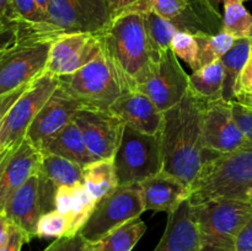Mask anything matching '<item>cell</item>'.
Masks as SVG:
<instances>
[{
	"label": "cell",
	"instance_id": "cell-1",
	"mask_svg": "<svg viewBox=\"0 0 252 251\" xmlns=\"http://www.w3.org/2000/svg\"><path fill=\"white\" fill-rule=\"evenodd\" d=\"M208 103L189 90L177 105L165 111L158 134L161 171L174 175L189 188L208 154L203 144V117Z\"/></svg>",
	"mask_w": 252,
	"mask_h": 251
},
{
	"label": "cell",
	"instance_id": "cell-2",
	"mask_svg": "<svg viewBox=\"0 0 252 251\" xmlns=\"http://www.w3.org/2000/svg\"><path fill=\"white\" fill-rule=\"evenodd\" d=\"M103 54L125 91L137 90L155 57L142 12H126L111 19L100 32Z\"/></svg>",
	"mask_w": 252,
	"mask_h": 251
},
{
	"label": "cell",
	"instance_id": "cell-3",
	"mask_svg": "<svg viewBox=\"0 0 252 251\" xmlns=\"http://www.w3.org/2000/svg\"><path fill=\"white\" fill-rule=\"evenodd\" d=\"M217 198L252 199V142L228 154H209L191 187L192 204Z\"/></svg>",
	"mask_w": 252,
	"mask_h": 251
},
{
	"label": "cell",
	"instance_id": "cell-4",
	"mask_svg": "<svg viewBox=\"0 0 252 251\" xmlns=\"http://www.w3.org/2000/svg\"><path fill=\"white\" fill-rule=\"evenodd\" d=\"M201 251H236V239L252 216V199L217 198L192 204Z\"/></svg>",
	"mask_w": 252,
	"mask_h": 251
},
{
	"label": "cell",
	"instance_id": "cell-5",
	"mask_svg": "<svg viewBox=\"0 0 252 251\" xmlns=\"http://www.w3.org/2000/svg\"><path fill=\"white\" fill-rule=\"evenodd\" d=\"M110 20L105 0H49L44 24L19 22V27L38 38L53 42L64 34L102 32Z\"/></svg>",
	"mask_w": 252,
	"mask_h": 251
},
{
	"label": "cell",
	"instance_id": "cell-6",
	"mask_svg": "<svg viewBox=\"0 0 252 251\" xmlns=\"http://www.w3.org/2000/svg\"><path fill=\"white\" fill-rule=\"evenodd\" d=\"M58 79L59 88L78 101L83 108L108 111L123 93L103 52L75 73Z\"/></svg>",
	"mask_w": 252,
	"mask_h": 251
},
{
	"label": "cell",
	"instance_id": "cell-7",
	"mask_svg": "<svg viewBox=\"0 0 252 251\" xmlns=\"http://www.w3.org/2000/svg\"><path fill=\"white\" fill-rule=\"evenodd\" d=\"M52 41L19 29L17 41L0 53V96L29 85L46 73Z\"/></svg>",
	"mask_w": 252,
	"mask_h": 251
},
{
	"label": "cell",
	"instance_id": "cell-8",
	"mask_svg": "<svg viewBox=\"0 0 252 251\" xmlns=\"http://www.w3.org/2000/svg\"><path fill=\"white\" fill-rule=\"evenodd\" d=\"M118 185H138L162 170L159 135L145 134L126 125L113 157Z\"/></svg>",
	"mask_w": 252,
	"mask_h": 251
},
{
	"label": "cell",
	"instance_id": "cell-9",
	"mask_svg": "<svg viewBox=\"0 0 252 251\" xmlns=\"http://www.w3.org/2000/svg\"><path fill=\"white\" fill-rule=\"evenodd\" d=\"M144 211L139 185H118L98 199L93 214L79 233L85 240L97 244L120 226L140 218Z\"/></svg>",
	"mask_w": 252,
	"mask_h": 251
},
{
	"label": "cell",
	"instance_id": "cell-10",
	"mask_svg": "<svg viewBox=\"0 0 252 251\" xmlns=\"http://www.w3.org/2000/svg\"><path fill=\"white\" fill-rule=\"evenodd\" d=\"M58 86L59 79L48 73H43L30 84L0 123V145L2 149L17 148L21 144L32 121Z\"/></svg>",
	"mask_w": 252,
	"mask_h": 251
},
{
	"label": "cell",
	"instance_id": "cell-11",
	"mask_svg": "<svg viewBox=\"0 0 252 251\" xmlns=\"http://www.w3.org/2000/svg\"><path fill=\"white\" fill-rule=\"evenodd\" d=\"M189 78L170 48L152 62L137 90L145 94L160 111L165 112L185 97L189 91Z\"/></svg>",
	"mask_w": 252,
	"mask_h": 251
},
{
	"label": "cell",
	"instance_id": "cell-12",
	"mask_svg": "<svg viewBox=\"0 0 252 251\" xmlns=\"http://www.w3.org/2000/svg\"><path fill=\"white\" fill-rule=\"evenodd\" d=\"M102 52L100 32L64 34L52 42L46 73L57 78L69 75L97 58Z\"/></svg>",
	"mask_w": 252,
	"mask_h": 251
},
{
	"label": "cell",
	"instance_id": "cell-13",
	"mask_svg": "<svg viewBox=\"0 0 252 251\" xmlns=\"http://www.w3.org/2000/svg\"><path fill=\"white\" fill-rule=\"evenodd\" d=\"M94 160L113 159L126 123L110 111L81 108L74 117Z\"/></svg>",
	"mask_w": 252,
	"mask_h": 251
},
{
	"label": "cell",
	"instance_id": "cell-14",
	"mask_svg": "<svg viewBox=\"0 0 252 251\" xmlns=\"http://www.w3.org/2000/svg\"><path fill=\"white\" fill-rule=\"evenodd\" d=\"M233 116L230 102H209L203 117V144L211 154H228L248 143Z\"/></svg>",
	"mask_w": 252,
	"mask_h": 251
},
{
	"label": "cell",
	"instance_id": "cell-15",
	"mask_svg": "<svg viewBox=\"0 0 252 251\" xmlns=\"http://www.w3.org/2000/svg\"><path fill=\"white\" fill-rule=\"evenodd\" d=\"M83 106L64 93L58 86L53 95L44 103L26 133V139L39 152L71 122Z\"/></svg>",
	"mask_w": 252,
	"mask_h": 251
},
{
	"label": "cell",
	"instance_id": "cell-16",
	"mask_svg": "<svg viewBox=\"0 0 252 251\" xmlns=\"http://www.w3.org/2000/svg\"><path fill=\"white\" fill-rule=\"evenodd\" d=\"M108 111L127 126L145 134H159L164 120V112L145 94L138 90L122 93Z\"/></svg>",
	"mask_w": 252,
	"mask_h": 251
},
{
	"label": "cell",
	"instance_id": "cell-17",
	"mask_svg": "<svg viewBox=\"0 0 252 251\" xmlns=\"http://www.w3.org/2000/svg\"><path fill=\"white\" fill-rule=\"evenodd\" d=\"M2 213L10 223L24 231L29 243L36 238L37 223L44 214L39 198L38 174L30 177L26 184L12 194Z\"/></svg>",
	"mask_w": 252,
	"mask_h": 251
},
{
	"label": "cell",
	"instance_id": "cell-18",
	"mask_svg": "<svg viewBox=\"0 0 252 251\" xmlns=\"http://www.w3.org/2000/svg\"><path fill=\"white\" fill-rule=\"evenodd\" d=\"M138 185L145 211L170 213L191 196L189 186L165 171L158 172Z\"/></svg>",
	"mask_w": 252,
	"mask_h": 251
},
{
	"label": "cell",
	"instance_id": "cell-19",
	"mask_svg": "<svg viewBox=\"0 0 252 251\" xmlns=\"http://www.w3.org/2000/svg\"><path fill=\"white\" fill-rule=\"evenodd\" d=\"M154 251H201L198 226L189 198L170 212L166 228Z\"/></svg>",
	"mask_w": 252,
	"mask_h": 251
},
{
	"label": "cell",
	"instance_id": "cell-20",
	"mask_svg": "<svg viewBox=\"0 0 252 251\" xmlns=\"http://www.w3.org/2000/svg\"><path fill=\"white\" fill-rule=\"evenodd\" d=\"M42 153L25 138L7 161L0 176V213L12 194L36 175L41 165Z\"/></svg>",
	"mask_w": 252,
	"mask_h": 251
},
{
	"label": "cell",
	"instance_id": "cell-21",
	"mask_svg": "<svg viewBox=\"0 0 252 251\" xmlns=\"http://www.w3.org/2000/svg\"><path fill=\"white\" fill-rule=\"evenodd\" d=\"M97 202L91 196L84 182L58 187L54 194V207L70 218L73 235L78 234L85 225Z\"/></svg>",
	"mask_w": 252,
	"mask_h": 251
},
{
	"label": "cell",
	"instance_id": "cell-22",
	"mask_svg": "<svg viewBox=\"0 0 252 251\" xmlns=\"http://www.w3.org/2000/svg\"><path fill=\"white\" fill-rule=\"evenodd\" d=\"M42 153L59 155L62 157L85 166L94 161L88 147L84 140L83 133L75 121H71L66 125L51 142L47 144L46 149Z\"/></svg>",
	"mask_w": 252,
	"mask_h": 251
},
{
	"label": "cell",
	"instance_id": "cell-23",
	"mask_svg": "<svg viewBox=\"0 0 252 251\" xmlns=\"http://www.w3.org/2000/svg\"><path fill=\"white\" fill-rule=\"evenodd\" d=\"M189 90L206 102L224 100V68L220 59L192 71L189 78Z\"/></svg>",
	"mask_w": 252,
	"mask_h": 251
},
{
	"label": "cell",
	"instance_id": "cell-24",
	"mask_svg": "<svg viewBox=\"0 0 252 251\" xmlns=\"http://www.w3.org/2000/svg\"><path fill=\"white\" fill-rule=\"evenodd\" d=\"M38 174L56 187L73 186L84 182V166L48 153H42Z\"/></svg>",
	"mask_w": 252,
	"mask_h": 251
},
{
	"label": "cell",
	"instance_id": "cell-25",
	"mask_svg": "<svg viewBox=\"0 0 252 251\" xmlns=\"http://www.w3.org/2000/svg\"><path fill=\"white\" fill-rule=\"evenodd\" d=\"M251 53V44L249 38L236 39L230 49L220 58L224 68V90L223 98L228 102L234 101L236 81L248 62Z\"/></svg>",
	"mask_w": 252,
	"mask_h": 251
},
{
	"label": "cell",
	"instance_id": "cell-26",
	"mask_svg": "<svg viewBox=\"0 0 252 251\" xmlns=\"http://www.w3.org/2000/svg\"><path fill=\"white\" fill-rule=\"evenodd\" d=\"M84 184L91 196L98 201L118 186L113 159L94 160L84 166Z\"/></svg>",
	"mask_w": 252,
	"mask_h": 251
},
{
	"label": "cell",
	"instance_id": "cell-27",
	"mask_svg": "<svg viewBox=\"0 0 252 251\" xmlns=\"http://www.w3.org/2000/svg\"><path fill=\"white\" fill-rule=\"evenodd\" d=\"M147 230L140 218L128 221L96 244L94 251H132Z\"/></svg>",
	"mask_w": 252,
	"mask_h": 251
},
{
	"label": "cell",
	"instance_id": "cell-28",
	"mask_svg": "<svg viewBox=\"0 0 252 251\" xmlns=\"http://www.w3.org/2000/svg\"><path fill=\"white\" fill-rule=\"evenodd\" d=\"M144 25L148 38L155 57L171 48L172 37L177 33V30L171 20L164 19L153 11L144 12Z\"/></svg>",
	"mask_w": 252,
	"mask_h": 251
},
{
	"label": "cell",
	"instance_id": "cell-29",
	"mask_svg": "<svg viewBox=\"0 0 252 251\" xmlns=\"http://www.w3.org/2000/svg\"><path fill=\"white\" fill-rule=\"evenodd\" d=\"M223 31L235 39L249 38L252 32V15L239 0L224 2Z\"/></svg>",
	"mask_w": 252,
	"mask_h": 251
},
{
	"label": "cell",
	"instance_id": "cell-30",
	"mask_svg": "<svg viewBox=\"0 0 252 251\" xmlns=\"http://www.w3.org/2000/svg\"><path fill=\"white\" fill-rule=\"evenodd\" d=\"M199 48V63L201 68L219 61L233 47L236 39L226 32L221 31L217 34H194Z\"/></svg>",
	"mask_w": 252,
	"mask_h": 251
},
{
	"label": "cell",
	"instance_id": "cell-31",
	"mask_svg": "<svg viewBox=\"0 0 252 251\" xmlns=\"http://www.w3.org/2000/svg\"><path fill=\"white\" fill-rule=\"evenodd\" d=\"M64 236H73L71 221L68 216L53 209L39 218L36 228V238L59 239Z\"/></svg>",
	"mask_w": 252,
	"mask_h": 251
},
{
	"label": "cell",
	"instance_id": "cell-32",
	"mask_svg": "<svg viewBox=\"0 0 252 251\" xmlns=\"http://www.w3.org/2000/svg\"><path fill=\"white\" fill-rule=\"evenodd\" d=\"M171 49L177 58L182 59L189 64L192 71L201 69L198 42L194 34L187 33V32H177L172 37Z\"/></svg>",
	"mask_w": 252,
	"mask_h": 251
},
{
	"label": "cell",
	"instance_id": "cell-33",
	"mask_svg": "<svg viewBox=\"0 0 252 251\" xmlns=\"http://www.w3.org/2000/svg\"><path fill=\"white\" fill-rule=\"evenodd\" d=\"M12 10L17 22L26 25H41L46 22V15L36 0H11Z\"/></svg>",
	"mask_w": 252,
	"mask_h": 251
},
{
	"label": "cell",
	"instance_id": "cell-34",
	"mask_svg": "<svg viewBox=\"0 0 252 251\" xmlns=\"http://www.w3.org/2000/svg\"><path fill=\"white\" fill-rule=\"evenodd\" d=\"M191 0H147L145 12L153 11L167 20H174L182 14Z\"/></svg>",
	"mask_w": 252,
	"mask_h": 251
},
{
	"label": "cell",
	"instance_id": "cell-35",
	"mask_svg": "<svg viewBox=\"0 0 252 251\" xmlns=\"http://www.w3.org/2000/svg\"><path fill=\"white\" fill-rule=\"evenodd\" d=\"M234 101L252 107V48L248 62L236 81Z\"/></svg>",
	"mask_w": 252,
	"mask_h": 251
},
{
	"label": "cell",
	"instance_id": "cell-36",
	"mask_svg": "<svg viewBox=\"0 0 252 251\" xmlns=\"http://www.w3.org/2000/svg\"><path fill=\"white\" fill-rule=\"evenodd\" d=\"M96 244L85 240L80 233L73 236L56 239L43 251H94Z\"/></svg>",
	"mask_w": 252,
	"mask_h": 251
},
{
	"label": "cell",
	"instance_id": "cell-37",
	"mask_svg": "<svg viewBox=\"0 0 252 251\" xmlns=\"http://www.w3.org/2000/svg\"><path fill=\"white\" fill-rule=\"evenodd\" d=\"M110 19L120 16L126 12H145L147 0H105Z\"/></svg>",
	"mask_w": 252,
	"mask_h": 251
},
{
	"label": "cell",
	"instance_id": "cell-38",
	"mask_svg": "<svg viewBox=\"0 0 252 251\" xmlns=\"http://www.w3.org/2000/svg\"><path fill=\"white\" fill-rule=\"evenodd\" d=\"M230 106L231 111H233V116L238 126L243 130L248 140L252 142V107L241 105V103L236 102V101H231Z\"/></svg>",
	"mask_w": 252,
	"mask_h": 251
},
{
	"label": "cell",
	"instance_id": "cell-39",
	"mask_svg": "<svg viewBox=\"0 0 252 251\" xmlns=\"http://www.w3.org/2000/svg\"><path fill=\"white\" fill-rule=\"evenodd\" d=\"M19 22L4 21L0 24V53L11 47L17 41Z\"/></svg>",
	"mask_w": 252,
	"mask_h": 251
},
{
	"label": "cell",
	"instance_id": "cell-40",
	"mask_svg": "<svg viewBox=\"0 0 252 251\" xmlns=\"http://www.w3.org/2000/svg\"><path fill=\"white\" fill-rule=\"evenodd\" d=\"M26 243H29V240L24 231L10 223L9 236H7L6 243L0 248V251H21L22 245Z\"/></svg>",
	"mask_w": 252,
	"mask_h": 251
},
{
	"label": "cell",
	"instance_id": "cell-41",
	"mask_svg": "<svg viewBox=\"0 0 252 251\" xmlns=\"http://www.w3.org/2000/svg\"><path fill=\"white\" fill-rule=\"evenodd\" d=\"M29 86H30V84L29 85H25V86H22V88L17 89V90L11 91V93L5 94V95L0 96V123H1V121L4 120V117L6 116V113L9 112V110L11 108V106L16 102L17 98H19L20 96L24 94V91L26 90Z\"/></svg>",
	"mask_w": 252,
	"mask_h": 251
},
{
	"label": "cell",
	"instance_id": "cell-42",
	"mask_svg": "<svg viewBox=\"0 0 252 251\" xmlns=\"http://www.w3.org/2000/svg\"><path fill=\"white\" fill-rule=\"evenodd\" d=\"M236 251H252V216L236 239Z\"/></svg>",
	"mask_w": 252,
	"mask_h": 251
},
{
	"label": "cell",
	"instance_id": "cell-43",
	"mask_svg": "<svg viewBox=\"0 0 252 251\" xmlns=\"http://www.w3.org/2000/svg\"><path fill=\"white\" fill-rule=\"evenodd\" d=\"M0 16L7 21L17 22L14 10H12L11 0H0Z\"/></svg>",
	"mask_w": 252,
	"mask_h": 251
},
{
	"label": "cell",
	"instance_id": "cell-44",
	"mask_svg": "<svg viewBox=\"0 0 252 251\" xmlns=\"http://www.w3.org/2000/svg\"><path fill=\"white\" fill-rule=\"evenodd\" d=\"M10 221L4 213H0V248L6 243L7 236H9Z\"/></svg>",
	"mask_w": 252,
	"mask_h": 251
},
{
	"label": "cell",
	"instance_id": "cell-45",
	"mask_svg": "<svg viewBox=\"0 0 252 251\" xmlns=\"http://www.w3.org/2000/svg\"><path fill=\"white\" fill-rule=\"evenodd\" d=\"M15 150H16V148H7V149H5L4 152L0 154V176H1L7 161H9V159L11 157V155L14 154Z\"/></svg>",
	"mask_w": 252,
	"mask_h": 251
},
{
	"label": "cell",
	"instance_id": "cell-46",
	"mask_svg": "<svg viewBox=\"0 0 252 251\" xmlns=\"http://www.w3.org/2000/svg\"><path fill=\"white\" fill-rule=\"evenodd\" d=\"M37 4H38V6L41 7L42 11L44 12V15L47 14V7H48V2L49 0H36Z\"/></svg>",
	"mask_w": 252,
	"mask_h": 251
},
{
	"label": "cell",
	"instance_id": "cell-47",
	"mask_svg": "<svg viewBox=\"0 0 252 251\" xmlns=\"http://www.w3.org/2000/svg\"><path fill=\"white\" fill-rule=\"evenodd\" d=\"M207 1L211 2V4L213 5L214 7H217V9L219 10V5H220V4H223V5H224V2L229 1V0H207Z\"/></svg>",
	"mask_w": 252,
	"mask_h": 251
},
{
	"label": "cell",
	"instance_id": "cell-48",
	"mask_svg": "<svg viewBox=\"0 0 252 251\" xmlns=\"http://www.w3.org/2000/svg\"><path fill=\"white\" fill-rule=\"evenodd\" d=\"M249 41H250V44H251V48H252V32H251L250 37H249Z\"/></svg>",
	"mask_w": 252,
	"mask_h": 251
},
{
	"label": "cell",
	"instance_id": "cell-49",
	"mask_svg": "<svg viewBox=\"0 0 252 251\" xmlns=\"http://www.w3.org/2000/svg\"><path fill=\"white\" fill-rule=\"evenodd\" d=\"M4 21H7V20H4L1 16H0V24H1V22H4Z\"/></svg>",
	"mask_w": 252,
	"mask_h": 251
},
{
	"label": "cell",
	"instance_id": "cell-50",
	"mask_svg": "<svg viewBox=\"0 0 252 251\" xmlns=\"http://www.w3.org/2000/svg\"><path fill=\"white\" fill-rule=\"evenodd\" d=\"M2 152H4V149H2V148H1V145H0V154H1Z\"/></svg>",
	"mask_w": 252,
	"mask_h": 251
},
{
	"label": "cell",
	"instance_id": "cell-51",
	"mask_svg": "<svg viewBox=\"0 0 252 251\" xmlns=\"http://www.w3.org/2000/svg\"><path fill=\"white\" fill-rule=\"evenodd\" d=\"M239 1H241V2H244V1H246V0H239Z\"/></svg>",
	"mask_w": 252,
	"mask_h": 251
}]
</instances>
